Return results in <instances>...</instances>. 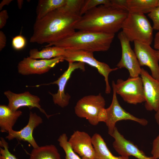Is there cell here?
<instances>
[{
  "mask_svg": "<svg viewBox=\"0 0 159 159\" xmlns=\"http://www.w3.org/2000/svg\"><path fill=\"white\" fill-rule=\"evenodd\" d=\"M117 37L121 44L122 55L121 59L117 65V67L127 69L130 77L139 76L142 68L134 50L131 47L130 42L122 31L118 33Z\"/></svg>",
  "mask_w": 159,
  "mask_h": 159,
  "instance_id": "10",
  "label": "cell"
},
{
  "mask_svg": "<svg viewBox=\"0 0 159 159\" xmlns=\"http://www.w3.org/2000/svg\"><path fill=\"white\" fill-rule=\"evenodd\" d=\"M6 35L2 31H0V51H1L6 46Z\"/></svg>",
  "mask_w": 159,
  "mask_h": 159,
  "instance_id": "32",
  "label": "cell"
},
{
  "mask_svg": "<svg viewBox=\"0 0 159 159\" xmlns=\"http://www.w3.org/2000/svg\"><path fill=\"white\" fill-rule=\"evenodd\" d=\"M110 4L111 0H83L80 14L82 16L87 11L99 5Z\"/></svg>",
  "mask_w": 159,
  "mask_h": 159,
  "instance_id": "25",
  "label": "cell"
},
{
  "mask_svg": "<svg viewBox=\"0 0 159 159\" xmlns=\"http://www.w3.org/2000/svg\"><path fill=\"white\" fill-rule=\"evenodd\" d=\"M65 51L63 48L55 46L45 47L40 51L34 48L30 50L29 57L35 59H50L62 56Z\"/></svg>",
  "mask_w": 159,
  "mask_h": 159,
  "instance_id": "21",
  "label": "cell"
},
{
  "mask_svg": "<svg viewBox=\"0 0 159 159\" xmlns=\"http://www.w3.org/2000/svg\"><path fill=\"white\" fill-rule=\"evenodd\" d=\"M17 2L18 8L19 9H21L22 7L24 1L23 0H18Z\"/></svg>",
  "mask_w": 159,
  "mask_h": 159,
  "instance_id": "36",
  "label": "cell"
},
{
  "mask_svg": "<svg viewBox=\"0 0 159 159\" xmlns=\"http://www.w3.org/2000/svg\"><path fill=\"white\" fill-rule=\"evenodd\" d=\"M112 87L113 92L112 100L110 105L106 108L107 119L105 122L108 134L112 136L116 127V124L119 121L131 120L143 126L146 125L148 123L146 120L134 116L127 112L121 106L118 101L115 87L112 85Z\"/></svg>",
  "mask_w": 159,
  "mask_h": 159,
  "instance_id": "8",
  "label": "cell"
},
{
  "mask_svg": "<svg viewBox=\"0 0 159 159\" xmlns=\"http://www.w3.org/2000/svg\"><path fill=\"white\" fill-rule=\"evenodd\" d=\"M61 57L64 60L69 63L80 62L86 63L96 68L104 77L105 93H110L111 88L109 82V75L111 72L118 69V68H111L106 63L98 61L94 57L93 52H92L67 49H65L64 54Z\"/></svg>",
  "mask_w": 159,
  "mask_h": 159,
  "instance_id": "7",
  "label": "cell"
},
{
  "mask_svg": "<svg viewBox=\"0 0 159 159\" xmlns=\"http://www.w3.org/2000/svg\"><path fill=\"white\" fill-rule=\"evenodd\" d=\"M0 159H18L9 151L8 143L2 137L0 138Z\"/></svg>",
  "mask_w": 159,
  "mask_h": 159,
  "instance_id": "26",
  "label": "cell"
},
{
  "mask_svg": "<svg viewBox=\"0 0 159 159\" xmlns=\"http://www.w3.org/2000/svg\"><path fill=\"white\" fill-rule=\"evenodd\" d=\"M68 142L74 151L82 159H95V152L92 144V137L87 132L74 131Z\"/></svg>",
  "mask_w": 159,
  "mask_h": 159,
  "instance_id": "15",
  "label": "cell"
},
{
  "mask_svg": "<svg viewBox=\"0 0 159 159\" xmlns=\"http://www.w3.org/2000/svg\"><path fill=\"white\" fill-rule=\"evenodd\" d=\"M13 1L12 0H3L0 3V10H1L3 7L6 5H8L11 2Z\"/></svg>",
  "mask_w": 159,
  "mask_h": 159,
  "instance_id": "34",
  "label": "cell"
},
{
  "mask_svg": "<svg viewBox=\"0 0 159 159\" xmlns=\"http://www.w3.org/2000/svg\"><path fill=\"white\" fill-rule=\"evenodd\" d=\"M128 12L145 14L157 6L158 0H127Z\"/></svg>",
  "mask_w": 159,
  "mask_h": 159,
  "instance_id": "20",
  "label": "cell"
},
{
  "mask_svg": "<svg viewBox=\"0 0 159 159\" xmlns=\"http://www.w3.org/2000/svg\"><path fill=\"white\" fill-rule=\"evenodd\" d=\"M121 29L130 42L136 41L150 45L152 43L153 29L145 14L128 12Z\"/></svg>",
  "mask_w": 159,
  "mask_h": 159,
  "instance_id": "4",
  "label": "cell"
},
{
  "mask_svg": "<svg viewBox=\"0 0 159 159\" xmlns=\"http://www.w3.org/2000/svg\"><path fill=\"white\" fill-rule=\"evenodd\" d=\"M140 75L143 84L145 107L148 111L156 112L159 108V80L154 78L143 68Z\"/></svg>",
  "mask_w": 159,
  "mask_h": 159,
  "instance_id": "13",
  "label": "cell"
},
{
  "mask_svg": "<svg viewBox=\"0 0 159 159\" xmlns=\"http://www.w3.org/2000/svg\"><path fill=\"white\" fill-rule=\"evenodd\" d=\"M20 110L14 111L7 105H0V128L2 132H8L12 129L18 118L21 115Z\"/></svg>",
  "mask_w": 159,
  "mask_h": 159,
  "instance_id": "18",
  "label": "cell"
},
{
  "mask_svg": "<svg viewBox=\"0 0 159 159\" xmlns=\"http://www.w3.org/2000/svg\"><path fill=\"white\" fill-rule=\"evenodd\" d=\"M154 47L157 50H159V31L155 34L154 39Z\"/></svg>",
  "mask_w": 159,
  "mask_h": 159,
  "instance_id": "33",
  "label": "cell"
},
{
  "mask_svg": "<svg viewBox=\"0 0 159 159\" xmlns=\"http://www.w3.org/2000/svg\"><path fill=\"white\" fill-rule=\"evenodd\" d=\"M64 61L61 56L50 59L37 60L29 57H24L18 64V71L24 75L41 74L47 72Z\"/></svg>",
  "mask_w": 159,
  "mask_h": 159,
  "instance_id": "11",
  "label": "cell"
},
{
  "mask_svg": "<svg viewBox=\"0 0 159 159\" xmlns=\"http://www.w3.org/2000/svg\"><path fill=\"white\" fill-rule=\"evenodd\" d=\"M57 140L60 146L65 153V159H82L72 149L68 142L66 134L63 133L61 135Z\"/></svg>",
  "mask_w": 159,
  "mask_h": 159,
  "instance_id": "24",
  "label": "cell"
},
{
  "mask_svg": "<svg viewBox=\"0 0 159 159\" xmlns=\"http://www.w3.org/2000/svg\"><path fill=\"white\" fill-rule=\"evenodd\" d=\"M134 43V51L140 66L148 67L152 77L159 80V59L157 50L150 45L136 41Z\"/></svg>",
  "mask_w": 159,
  "mask_h": 159,
  "instance_id": "12",
  "label": "cell"
},
{
  "mask_svg": "<svg viewBox=\"0 0 159 159\" xmlns=\"http://www.w3.org/2000/svg\"><path fill=\"white\" fill-rule=\"evenodd\" d=\"M112 4L127 10V0H111Z\"/></svg>",
  "mask_w": 159,
  "mask_h": 159,
  "instance_id": "31",
  "label": "cell"
},
{
  "mask_svg": "<svg viewBox=\"0 0 159 159\" xmlns=\"http://www.w3.org/2000/svg\"><path fill=\"white\" fill-rule=\"evenodd\" d=\"M128 13L111 3L99 5L82 15L74 27L79 30L115 34L121 29Z\"/></svg>",
  "mask_w": 159,
  "mask_h": 159,
  "instance_id": "2",
  "label": "cell"
},
{
  "mask_svg": "<svg viewBox=\"0 0 159 159\" xmlns=\"http://www.w3.org/2000/svg\"><path fill=\"white\" fill-rule=\"evenodd\" d=\"M159 6V0H158L157 6Z\"/></svg>",
  "mask_w": 159,
  "mask_h": 159,
  "instance_id": "38",
  "label": "cell"
},
{
  "mask_svg": "<svg viewBox=\"0 0 159 159\" xmlns=\"http://www.w3.org/2000/svg\"><path fill=\"white\" fill-rule=\"evenodd\" d=\"M117 94L128 103L136 105L145 102L143 82L141 77H130L126 80L118 79L112 82Z\"/></svg>",
  "mask_w": 159,
  "mask_h": 159,
  "instance_id": "6",
  "label": "cell"
},
{
  "mask_svg": "<svg viewBox=\"0 0 159 159\" xmlns=\"http://www.w3.org/2000/svg\"><path fill=\"white\" fill-rule=\"evenodd\" d=\"M111 136L114 139L113 147L120 156L129 157L132 156L138 159H153L152 156L146 155L136 145L126 139L119 132L116 127Z\"/></svg>",
  "mask_w": 159,
  "mask_h": 159,
  "instance_id": "16",
  "label": "cell"
},
{
  "mask_svg": "<svg viewBox=\"0 0 159 159\" xmlns=\"http://www.w3.org/2000/svg\"><path fill=\"white\" fill-rule=\"evenodd\" d=\"M82 0H67L64 6L53 11L39 19L33 26L30 42L50 44L60 40L75 32V26L81 15Z\"/></svg>",
  "mask_w": 159,
  "mask_h": 159,
  "instance_id": "1",
  "label": "cell"
},
{
  "mask_svg": "<svg viewBox=\"0 0 159 159\" xmlns=\"http://www.w3.org/2000/svg\"><path fill=\"white\" fill-rule=\"evenodd\" d=\"M29 159H61L56 147L53 145L33 148Z\"/></svg>",
  "mask_w": 159,
  "mask_h": 159,
  "instance_id": "23",
  "label": "cell"
},
{
  "mask_svg": "<svg viewBox=\"0 0 159 159\" xmlns=\"http://www.w3.org/2000/svg\"><path fill=\"white\" fill-rule=\"evenodd\" d=\"M77 69L84 71L85 70V64L80 62H69L67 69L57 80L48 84H41L36 87L50 84L57 85L58 89L56 93L53 94L50 92H49L52 97L54 103L61 107L64 108L68 105L71 98L69 94L65 93L66 85L72 73Z\"/></svg>",
  "mask_w": 159,
  "mask_h": 159,
  "instance_id": "9",
  "label": "cell"
},
{
  "mask_svg": "<svg viewBox=\"0 0 159 159\" xmlns=\"http://www.w3.org/2000/svg\"><path fill=\"white\" fill-rule=\"evenodd\" d=\"M105 101L100 93L97 95L85 96L80 99L74 108L76 115L86 119L92 125L101 122H105L107 119Z\"/></svg>",
  "mask_w": 159,
  "mask_h": 159,
  "instance_id": "5",
  "label": "cell"
},
{
  "mask_svg": "<svg viewBox=\"0 0 159 159\" xmlns=\"http://www.w3.org/2000/svg\"><path fill=\"white\" fill-rule=\"evenodd\" d=\"M148 16L153 21V29L159 31V6L148 13Z\"/></svg>",
  "mask_w": 159,
  "mask_h": 159,
  "instance_id": "28",
  "label": "cell"
},
{
  "mask_svg": "<svg viewBox=\"0 0 159 159\" xmlns=\"http://www.w3.org/2000/svg\"><path fill=\"white\" fill-rule=\"evenodd\" d=\"M26 44L25 38L21 35L14 37L12 39L11 44L13 48L16 50H20L23 49Z\"/></svg>",
  "mask_w": 159,
  "mask_h": 159,
  "instance_id": "27",
  "label": "cell"
},
{
  "mask_svg": "<svg viewBox=\"0 0 159 159\" xmlns=\"http://www.w3.org/2000/svg\"><path fill=\"white\" fill-rule=\"evenodd\" d=\"M157 54H158V58H159V50H157Z\"/></svg>",
  "mask_w": 159,
  "mask_h": 159,
  "instance_id": "37",
  "label": "cell"
},
{
  "mask_svg": "<svg viewBox=\"0 0 159 159\" xmlns=\"http://www.w3.org/2000/svg\"><path fill=\"white\" fill-rule=\"evenodd\" d=\"M67 0H39L36 8V19H39L49 13L64 6Z\"/></svg>",
  "mask_w": 159,
  "mask_h": 159,
  "instance_id": "22",
  "label": "cell"
},
{
  "mask_svg": "<svg viewBox=\"0 0 159 159\" xmlns=\"http://www.w3.org/2000/svg\"><path fill=\"white\" fill-rule=\"evenodd\" d=\"M151 154L153 159L159 158V135L153 142Z\"/></svg>",
  "mask_w": 159,
  "mask_h": 159,
  "instance_id": "29",
  "label": "cell"
},
{
  "mask_svg": "<svg viewBox=\"0 0 159 159\" xmlns=\"http://www.w3.org/2000/svg\"><path fill=\"white\" fill-rule=\"evenodd\" d=\"M114 34L89 31L79 30L57 42L45 47L56 46L65 49L79 50L93 52H105L110 49Z\"/></svg>",
  "mask_w": 159,
  "mask_h": 159,
  "instance_id": "3",
  "label": "cell"
},
{
  "mask_svg": "<svg viewBox=\"0 0 159 159\" xmlns=\"http://www.w3.org/2000/svg\"><path fill=\"white\" fill-rule=\"evenodd\" d=\"M4 94L8 99V106L13 111H17L20 107L24 106L28 107L29 110L36 107L44 114L48 119L52 115H48L42 108L39 104L40 98L29 91L16 93L9 90L4 92Z\"/></svg>",
  "mask_w": 159,
  "mask_h": 159,
  "instance_id": "14",
  "label": "cell"
},
{
  "mask_svg": "<svg viewBox=\"0 0 159 159\" xmlns=\"http://www.w3.org/2000/svg\"><path fill=\"white\" fill-rule=\"evenodd\" d=\"M9 18L7 11L6 10L1 11L0 12V29L3 28L6 25Z\"/></svg>",
  "mask_w": 159,
  "mask_h": 159,
  "instance_id": "30",
  "label": "cell"
},
{
  "mask_svg": "<svg viewBox=\"0 0 159 159\" xmlns=\"http://www.w3.org/2000/svg\"><path fill=\"white\" fill-rule=\"evenodd\" d=\"M92 140L95 152V159H129L128 157L113 155L109 150L103 139L98 133H95L92 135Z\"/></svg>",
  "mask_w": 159,
  "mask_h": 159,
  "instance_id": "19",
  "label": "cell"
},
{
  "mask_svg": "<svg viewBox=\"0 0 159 159\" xmlns=\"http://www.w3.org/2000/svg\"><path fill=\"white\" fill-rule=\"evenodd\" d=\"M43 122L42 118L35 112H30L29 121L27 125L19 131L10 130L6 138L9 140L16 138L19 140L26 141L30 144L33 148L39 146L33 136L34 129Z\"/></svg>",
  "mask_w": 159,
  "mask_h": 159,
  "instance_id": "17",
  "label": "cell"
},
{
  "mask_svg": "<svg viewBox=\"0 0 159 159\" xmlns=\"http://www.w3.org/2000/svg\"><path fill=\"white\" fill-rule=\"evenodd\" d=\"M155 118L156 122L159 127V108L156 112L155 115Z\"/></svg>",
  "mask_w": 159,
  "mask_h": 159,
  "instance_id": "35",
  "label": "cell"
}]
</instances>
